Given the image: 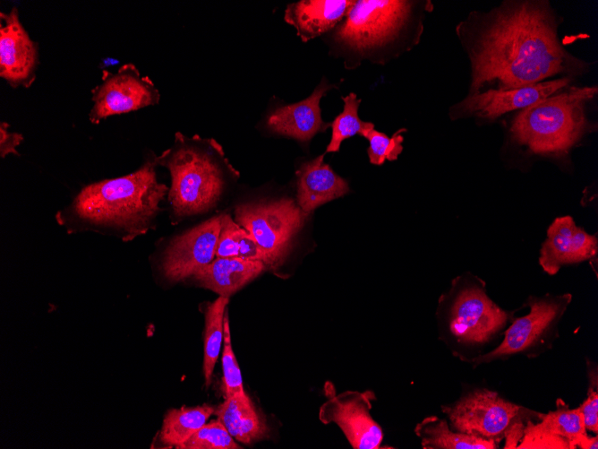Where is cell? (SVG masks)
<instances>
[{
	"mask_svg": "<svg viewBox=\"0 0 598 449\" xmlns=\"http://www.w3.org/2000/svg\"><path fill=\"white\" fill-rule=\"evenodd\" d=\"M471 93L498 82L499 90L538 83L576 63L560 45L549 12L533 2L496 11L468 46Z\"/></svg>",
	"mask_w": 598,
	"mask_h": 449,
	"instance_id": "6da1fadb",
	"label": "cell"
},
{
	"mask_svg": "<svg viewBox=\"0 0 598 449\" xmlns=\"http://www.w3.org/2000/svg\"><path fill=\"white\" fill-rule=\"evenodd\" d=\"M156 156L135 171L85 185L55 220L67 234L94 232L128 242L156 229L168 187L158 179Z\"/></svg>",
	"mask_w": 598,
	"mask_h": 449,
	"instance_id": "7a4b0ae2",
	"label": "cell"
},
{
	"mask_svg": "<svg viewBox=\"0 0 598 449\" xmlns=\"http://www.w3.org/2000/svg\"><path fill=\"white\" fill-rule=\"evenodd\" d=\"M156 162L170 174L167 199L173 225L214 209L240 175L216 140L180 132L175 134L172 146L156 156Z\"/></svg>",
	"mask_w": 598,
	"mask_h": 449,
	"instance_id": "3957f363",
	"label": "cell"
},
{
	"mask_svg": "<svg viewBox=\"0 0 598 449\" xmlns=\"http://www.w3.org/2000/svg\"><path fill=\"white\" fill-rule=\"evenodd\" d=\"M415 3L355 1L329 37L335 53L344 59L345 68H357L365 60L384 65L393 58L412 27Z\"/></svg>",
	"mask_w": 598,
	"mask_h": 449,
	"instance_id": "277c9868",
	"label": "cell"
},
{
	"mask_svg": "<svg viewBox=\"0 0 598 449\" xmlns=\"http://www.w3.org/2000/svg\"><path fill=\"white\" fill-rule=\"evenodd\" d=\"M596 92V87H572L523 108L511 125L513 138L534 153L567 151L584 133L585 102Z\"/></svg>",
	"mask_w": 598,
	"mask_h": 449,
	"instance_id": "5b68a950",
	"label": "cell"
},
{
	"mask_svg": "<svg viewBox=\"0 0 598 449\" xmlns=\"http://www.w3.org/2000/svg\"><path fill=\"white\" fill-rule=\"evenodd\" d=\"M571 295L546 296L531 298L527 315L515 319L504 332V338L492 350L471 359L474 366L498 359L505 360L512 356L525 355L534 358L551 347L558 336L557 324Z\"/></svg>",
	"mask_w": 598,
	"mask_h": 449,
	"instance_id": "8992f818",
	"label": "cell"
},
{
	"mask_svg": "<svg viewBox=\"0 0 598 449\" xmlns=\"http://www.w3.org/2000/svg\"><path fill=\"white\" fill-rule=\"evenodd\" d=\"M306 217L289 197L243 203L235 209V221L253 237L273 267L286 254Z\"/></svg>",
	"mask_w": 598,
	"mask_h": 449,
	"instance_id": "52a82bcc",
	"label": "cell"
},
{
	"mask_svg": "<svg viewBox=\"0 0 598 449\" xmlns=\"http://www.w3.org/2000/svg\"><path fill=\"white\" fill-rule=\"evenodd\" d=\"M442 410L453 430L497 443L516 420L537 413L487 388L470 390Z\"/></svg>",
	"mask_w": 598,
	"mask_h": 449,
	"instance_id": "ba28073f",
	"label": "cell"
},
{
	"mask_svg": "<svg viewBox=\"0 0 598 449\" xmlns=\"http://www.w3.org/2000/svg\"><path fill=\"white\" fill-rule=\"evenodd\" d=\"M508 314L498 307L479 285L462 289L449 309L448 328L460 349L481 354L506 325Z\"/></svg>",
	"mask_w": 598,
	"mask_h": 449,
	"instance_id": "9c48e42d",
	"label": "cell"
},
{
	"mask_svg": "<svg viewBox=\"0 0 598 449\" xmlns=\"http://www.w3.org/2000/svg\"><path fill=\"white\" fill-rule=\"evenodd\" d=\"M159 99L160 93L151 79L141 75L133 64H124L114 73L103 69L101 82L91 89L89 120L98 125L111 116L157 105Z\"/></svg>",
	"mask_w": 598,
	"mask_h": 449,
	"instance_id": "30bf717a",
	"label": "cell"
},
{
	"mask_svg": "<svg viewBox=\"0 0 598 449\" xmlns=\"http://www.w3.org/2000/svg\"><path fill=\"white\" fill-rule=\"evenodd\" d=\"M329 397L320 408L319 419L324 424H337L355 449H380L383 432L370 410L376 396L372 391H346L336 394L330 383L326 384Z\"/></svg>",
	"mask_w": 598,
	"mask_h": 449,
	"instance_id": "8fae6325",
	"label": "cell"
},
{
	"mask_svg": "<svg viewBox=\"0 0 598 449\" xmlns=\"http://www.w3.org/2000/svg\"><path fill=\"white\" fill-rule=\"evenodd\" d=\"M219 230L220 215L171 237L159 261L164 279L170 283L183 281L212 262Z\"/></svg>",
	"mask_w": 598,
	"mask_h": 449,
	"instance_id": "7c38bea8",
	"label": "cell"
},
{
	"mask_svg": "<svg viewBox=\"0 0 598 449\" xmlns=\"http://www.w3.org/2000/svg\"><path fill=\"white\" fill-rule=\"evenodd\" d=\"M38 46L23 27L13 6L0 13V76L11 87L29 88L36 80Z\"/></svg>",
	"mask_w": 598,
	"mask_h": 449,
	"instance_id": "4fadbf2b",
	"label": "cell"
},
{
	"mask_svg": "<svg viewBox=\"0 0 598 449\" xmlns=\"http://www.w3.org/2000/svg\"><path fill=\"white\" fill-rule=\"evenodd\" d=\"M568 82L569 78L563 77L517 89H492L475 92L469 94L450 110L455 117L474 115L484 118H495L512 110L523 109L551 96L566 87Z\"/></svg>",
	"mask_w": 598,
	"mask_h": 449,
	"instance_id": "5bb4252c",
	"label": "cell"
},
{
	"mask_svg": "<svg viewBox=\"0 0 598 449\" xmlns=\"http://www.w3.org/2000/svg\"><path fill=\"white\" fill-rule=\"evenodd\" d=\"M586 435L579 409H569L559 399L556 410L527 421L517 449H576Z\"/></svg>",
	"mask_w": 598,
	"mask_h": 449,
	"instance_id": "9a60e30c",
	"label": "cell"
},
{
	"mask_svg": "<svg viewBox=\"0 0 598 449\" xmlns=\"http://www.w3.org/2000/svg\"><path fill=\"white\" fill-rule=\"evenodd\" d=\"M597 250L595 236L577 227L571 217H560L548 229L539 263L545 272L554 275L563 265L593 258Z\"/></svg>",
	"mask_w": 598,
	"mask_h": 449,
	"instance_id": "2e32d148",
	"label": "cell"
},
{
	"mask_svg": "<svg viewBox=\"0 0 598 449\" xmlns=\"http://www.w3.org/2000/svg\"><path fill=\"white\" fill-rule=\"evenodd\" d=\"M334 87L323 79L308 98L275 108L266 118L267 128L303 142L310 141L318 133H324L331 123L322 120L320 102Z\"/></svg>",
	"mask_w": 598,
	"mask_h": 449,
	"instance_id": "e0dca14e",
	"label": "cell"
},
{
	"mask_svg": "<svg viewBox=\"0 0 598 449\" xmlns=\"http://www.w3.org/2000/svg\"><path fill=\"white\" fill-rule=\"evenodd\" d=\"M324 155L303 162L296 170L297 205L307 216L319 206L349 192L347 181L324 162Z\"/></svg>",
	"mask_w": 598,
	"mask_h": 449,
	"instance_id": "ac0fdd59",
	"label": "cell"
},
{
	"mask_svg": "<svg viewBox=\"0 0 598 449\" xmlns=\"http://www.w3.org/2000/svg\"><path fill=\"white\" fill-rule=\"evenodd\" d=\"M355 0H301L286 5L284 20L303 42L330 32L347 14Z\"/></svg>",
	"mask_w": 598,
	"mask_h": 449,
	"instance_id": "d6986e66",
	"label": "cell"
},
{
	"mask_svg": "<svg viewBox=\"0 0 598 449\" xmlns=\"http://www.w3.org/2000/svg\"><path fill=\"white\" fill-rule=\"evenodd\" d=\"M267 267L262 262L240 257L216 258L192 277L199 286L229 298Z\"/></svg>",
	"mask_w": 598,
	"mask_h": 449,
	"instance_id": "ffe728a7",
	"label": "cell"
},
{
	"mask_svg": "<svg viewBox=\"0 0 598 449\" xmlns=\"http://www.w3.org/2000/svg\"><path fill=\"white\" fill-rule=\"evenodd\" d=\"M214 414L237 441L249 445L269 436L264 417L245 392L225 398Z\"/></svg>",
	"mask_w": 598,
	"mask_h": 449,
	"instance_id": "44dd1931",
	"label": "cell"
},
{
	"mask_svg": "<svg viewBox=\"0 0 598 449\" xmlns=\"http://www.w3.org/2000/svg\"><path fill=\"white\" fill-rule=\"evenodd\" d=\"M423 449H496L499 443L453 430L447 420L430 416L414 428Z\"/></svg>",
	"mask_w": 598,
	"mask_h": 449,
	"instance_id": "7402d4cb",
	"label": "cell"
},
{
	"mask_svg": "<svg viewBox=\"0 0 598 449\" xmlns=\"http://www.w3.org/2000/svg\"><path fill=\"white\" fill-rule=\"evenodd\" d=\"M214 412L215 408L207 404L168 410L159 432L160 442L167 447L181 449Z\"/></svg>",
	"mask_w": 598,
	"mask_h": 449,
	"instance_id": "603a6c76",
	"label": "cell"
},
{
	"mask_svg": "<svg viewBox=\"0 0 598 449\" xmlns=\"http://www.w3.org/2000/svg\"><path fill=\"white\" fill-rule=\"evenodd\" d=\"M228 301L229 298L219 296L205 308L203 374L206 387L211 383L213 370L220 352L224 337V317Z\"/></svg>",
	"mask_w": 598,
	"mask_h": 449,
	"instance_id": "cb8c5ba5",
	"label": "cell"
},
{
	"mask_svg": "<svg viewBox=\"0 0 598 449\" xmlns=\"http://www.w3.org/2000/svg\"><path fill=\"white\" fill-rule=\"evenodd\" d=\"M344 102L342 112L330 124L331 140L327 145L325 153L337 152L343 141L356 134L363 136L367 131L374 128V124L360 119L358 108L362 101L354 92L341 97Z\"/></svg>",
	"mask_w": 598,
	"mask_h": 449,
	"instance_id": "d4e9b609",
	"label": "cell"
},
{
	"mask_svg": "<svg viewBox=\"0 0 598 449\" xmlns=\"http://www.w3.org/2000/svg\"><path fill=\"white\" fill-rule=\"evenodd\" d=\"M224 424L218 419L202 426L181 449H239Z\"/></svg>",
	"mask_w": 598,
	"mask_h": 449,
	"instance_id": "484cf974",
	"label": "cell"
},
{
	"mask_svg": "<svg viewBox=\"0 0 598 449\" xmlns=\"http://www.w3.org/2000/svg\"><path fill=\"white\" fill-rule=\"evenodd\" d=\"M406 131L405 128L399 129L392 137L374 128L367 131L363 136L369 141L367 154L370 163L380 166L385 160H396L403 151L404 137L401 134Z\"/></svg>",
	"mask_w": 598,
	"mask_h": 449,
	"instance_id": "4316f807",
	"label": "cell"
},
{
	"mask_svg": "<svg viewBox=\"0 0 598 449\" xmlns=\"http://www.w3.org/2000/svg\"><path fill=\"white\" fill-rule=\"evenodd\" d=\"M224 349L222 352L223 385L225 398L244 392L239 366L231 345L228 314L224 317Z\"/></svg>",
	"mask_w": 598,
	"mask_h": 449,
	"instance_id": "83f0119b",
	"label": "cell"
},
{
	"mask_svg": "<svg viewBox=\"0 0 598 449\" xmlns=\"http://www.w3.org/2000/svg\"><path fill=\"white\" fill-rule=\"evenodd\" d=\"M239 225L232 220L230 214L220 215V230L216 247V258L238 256L236 232Z\"/></svg>",
	"mask_w": 598,
	"mask_h": 449,
	"instance_id": "f1b7e54d",
	"label": "cell"
},
{
	"mask_svg": "<svg viewBox=\"0 0 598 449\" xmlns=\"http://www.w3.org/2000/svg\"><path fill=\"white\" fill-rule=\"evenodd\" d=\"M590 381L587 397L578 407L581 411L586 430L598 433V392H597V367L587 364Z\"/></svg>",
	"mask_w": 598,
	"mask_h": 449,
	"instance_id": "f546056e",
	"label": "cell"
},
{
	"mask_svg": "<svg viewBox=\"0 0 598 449\" xmlns=\"http://www.w3.org/2000/svg\"><path fill=\"white\" fill-rule=\"evenodd\" d=\"M238 256L244 260L260 261L268 267H273V264L267 254L260 247L253 237L242 227H238L237 232Z\"/></svg>",
	"mask_w": 598,
	"mask_h": 449,
	"instance_id": "4dcf8cb0",
	"label": "cell"
},
{
	"mask_svg": "<svg viewBox=\"0 0 598 449\" xmlns=\"http://www.w3.org/2000/svg\"><path fill=\"white\" fill-rule=\"evenodd\" d=\"M23 135L9 131V124L0 123V157L4 159L10 154L19 156L17 147L23 142Z\"/></svg>",
	"mask_w": 598,
	"mask_h": 449,
	"instance_id": "1f68e13d",
	"label": "cell"
},
{
	"mask_svg": "<svg viewBox=\"0 0 598 449\" xmlns=\"http://www.w3.org/2000/svg\"><path fill=\"white\" fill-rule=\"evenodd\" d=\"M578 448L581 449H597L598 448V437L589 436L588 434L583 437L581 440Z\"/></svg>",
	"mask_w": 598,
	"mask_h": 449,
	"instance_id": "d6a6232c",
	"label": "cell"
},
{
	"mask_svg": "<svg viewBox=\"0 0 598 449\" xmlns=\"http://www.w3.org/2000/svg\"><path fill=\"white\" fill-rule=\"evenodd\" d=\"M115 64H118V60L115 58H110V57H106L102 59V68L106 69V67L112 66Z\"/></svg>",
	"mask_w": 598,
	"mask_h": 449,
	"instance_id": "836d02e7",
	"label": "cell"
}]
</instances>
